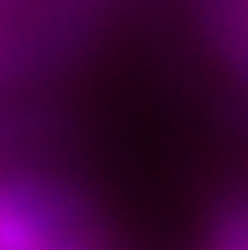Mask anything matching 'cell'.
<instances>
[{"label":"cell","mask_w":248,"mask_h":250,"mask_svg":"<svg viewBox=\"0 0 248 250\" xmlns=\"http://www.w3.org/2000/svg\"><path fill=\"white\" fill-rule=\"evenodd\" d=\"M179 12L202 69L248 124V0H179Z\"/></svg>","instance_id":"1"}]
</instances>
